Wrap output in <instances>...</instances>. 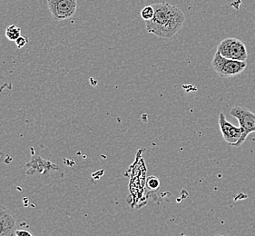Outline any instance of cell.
<instances>
[{
    "instance_id": "obj_1",
    "label": "cell",
    "mask_w": 255,
    "mask_h": 236,
    "mask_svg": "<svg viewBox=\"0 0 255 236\" xmlns=\"http://www.w3.org/2000/svg\"><path fill=\"white\" fill-rule=\"evenodd\" d=\"M153 19L145 21L148 33L161 38H172L178 33L185 21V16L177 6L166 2L153 4Z\"/></svg>"
},
{
    "instance_id": "obj_2",
    "label": "cell",
    "mask_w": 255,
    "mask_h": 236,
    "mask_svg": "<svg viewBox=\"0 0 255 236\" xmlns=\"http://www.w3.org/2000/svg\"><path fill=\"white\" fill-rule=\"evenodd\" d=\"M212 67L220 77L228 78L236 77L244 72L246 69L247 64L246 62L225 58L216 51L212 61Z\"/></svg>"
},
{
    "instance_id": "obj_3",
    "label": "cell",
    "mask_w": 255,
    "mask_h": 236,
    "mask_svg": "<svg viewBox=\"0 0 255 236\" xmlns=\"http://www.w3.org/2000/svg\"><path fill=\"white\" fill-rule=\"evenodd\" d=\"M217 52L222 57L232 60L246 62L248 58V52L244 42L235 37H228L220 42Z\"/></svg>"
},
{
    "instance_id": "obj_4",
    "label": "cell",
    "mask_w": 255,
    "mask_h": 236,
    "mask_svg": "<svg viewBox=\"0 0 255 236\" xmlns=\"http://www.w3.org/2000/svg\"><path fill=\"white\" fill-rule=\"evenodd\" d=\"M52 17L56 21L67 20L77 12V0H47Z\"/></svg>"
},
{
    "instance_id": "obj_5",
    "label": "cell",
    "mask_w": 255,
    "mask_h": 236,
    "mask_svg": "<svg viewBox=\"0 0 255 236\" xmlns=\"http://www.w3.org/2000/svg\"><path fill=\"white\" fill-rule=\"evenodd\" d=\"M230 115L238 120L240 127L243 129V137L241 140V145H243L247 136L250 133H255V114L247 108L235 107L231 109Z\"/></svg>"
},
{
    "instance_id": "obj_6",
    "label": "cell",
    "mask_w": 255,
    "mask_h": 236,
    "mask_svg": "<svg viewBox=\"0 0 255 236\" xmlns=\"http://www.w3.org/2000/svg\"><path fill=\"white\" fill-rule=\"evenodd\" d=\"M218 123L225 142L232 146H241L243 129L240 126H235L233 123H229L223 113L220 114Z\"/></svg>"
},
{
    "instance_id": "obj_7",
    "label": "cell",
    "mask_w": 255,
    "mask_h": 236,
    "mask_svg": "<svg viewBox=\"0 0 255 236\" xmlns=\"http://www.w3.org/2000/svg\"><path fill=\"white\" fill-rule=\"evenodd\" d=\"M16 221L11 211L0 205V236H15Z\"/></svg>"
},
{
    "instance_id": "obj_8",
    "label": "cell",
    "mask_w": 255,
    "mask_h": 236,
    "mask_svg": "<svg viewBox=\"0 0 255 236\" xmlns=\"http://www.w3.org/2000/svg\"><path fill=\"white\" fill-rule=\"evenodd\" d=\"M27 166V174L33 175L35 173H45L46 170H49L51 166H56L53 163L42 159L40 156L34 155L31 159L30 163L26 164Z\"/></svg>"
},
{
    "instance_id": "obj_9",
    "label": "cell",
    "mask_w": 255,
    "mask_h": 236,
    "mask_svg": "<svg viewBox=\"0 0 255 236\" xmlns=\"http://www.w3.org/2000/svg\"><path fill=\"white\" fill-rule=\"evenodd\" d=\"M21 32L22 30L19 26L16 25H10L5 28V37L9 41L15 42L18 37H20Z\"/></svg>"
},
{
    "instance_id": "obj_10",
    "label": "cell",
    "mask_w": 255,
    "mask_h": 236,
    "mask_svg": "<svg viewBox=\"0 0 255 236\" xmlns=\"http://www.w3.org/2000/svg\"><path fill=\"white\" fill-rule=\"evenodd\" d=\"M154 15V8L152 5H146L144 6L142 11H141V17L144 21H149L153 19Z\"/></svg>"
},
{
    "instance_id": "obj_11",
    "label": "cell",
    "mask_w": 255,
    "mask_h": 236,
    "mask_svg": "<svg viewBox=\"0 0 255 236\" xmlns=\"http://www.w3.org/2000/svg\"><path fill=\"white\" fill-rule=\"evenodd\" d=\"M160 181L155 176H149L147 179V186L150 190L155 191L158 189Z\"/></svg>"
},
{
    "instance_id": "obj_12",
    "label": "cell",
    "mask_w": 255,
    "mask_h": 236,
    "mask_svg": "<svg viewBox=\"0 0 255 236\" xmlns=\"http://www.w3.org/2000/svg\"><path fill=\"white\" fill-rule=\"evenodd\" d=\"M15 43L16 47L21 49V48H23V47L26 46L27 40H26V38L25 36H21L20 37H18V38L15 40Z\"/></svg>"
},
{
    "instance_id": "obj_13",
    "label": "cell",
    "mask_w": 255,
    "mask_h": 236,
    "mask_svg": "<svg viewBox=\"0 0 255 236\" xmlns=\"http://www.w3.org/2000/svg\"><path fill=\"white\" fill-rule=\"evenodd\" d=\"M15 236H34L31 234L30 231L27 230H16Z\"/></svg>"
},
{
    "instance_id": "obj_14",
    "label": "cell",
    "mask_w": 255,
    "mask_h": 236,
    "mask_svg": "<svg viewBox=\"0 0 255 236\" xmlns=\"http://www.w3.org/2000/svg\"></svg>"
}]
</instances>
